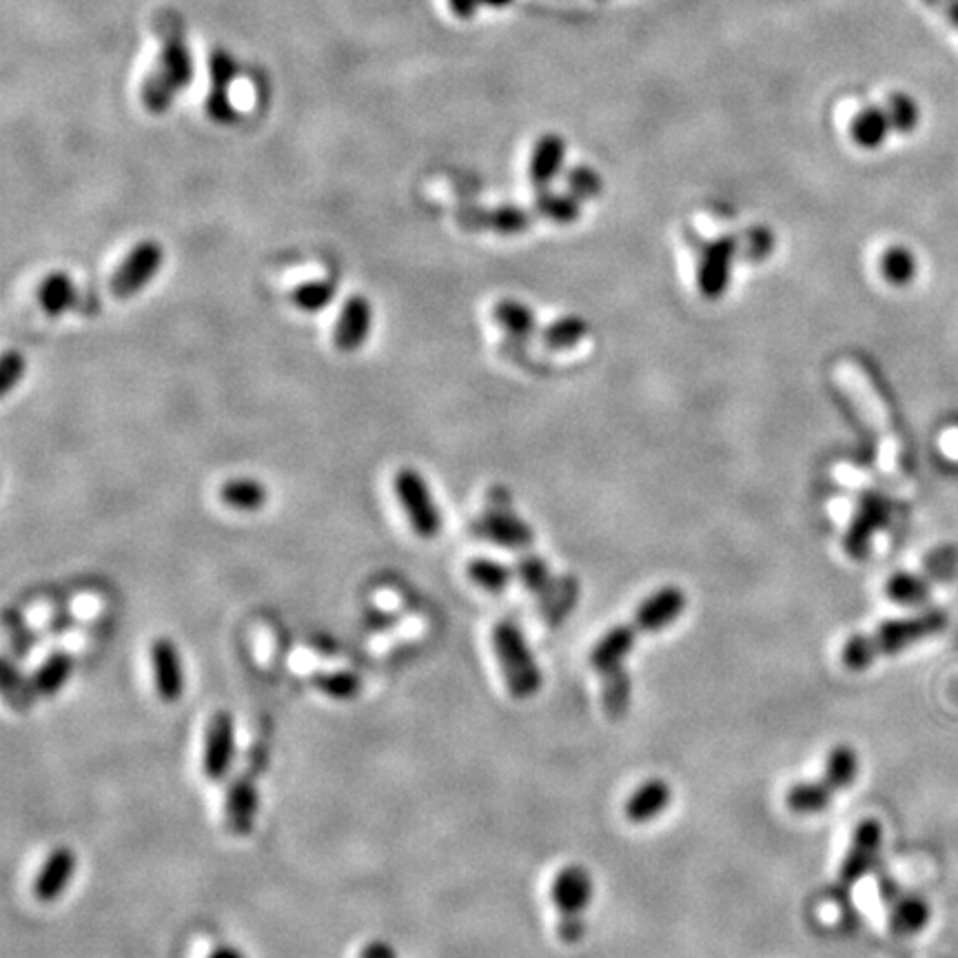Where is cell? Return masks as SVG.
<instances>
[{
  "instance_id": "6da1fadb",
  "label": "cell",
  "mask_w": 958,
  "mask_h": 958,
  "mask_svg": "<svg viewBox=\"0 0 958 958\" xmlns=\"http://www.w3.org/2000/svg\"><path fill=\"white\" fill-rule=\"evenodd\" d=\"M947 626V615L925 610L911 617L883 621L874 632L852 635L841 648V663L852 672H863L883 657H894L925 639L938 635Z\"/></svg>"
},
{
  "instance_id": "7a4b0ae2",
  "label": "cell",
  "mask_w": 958,
  "mask_h": 958,
  "mask_svg": "<svg viewBox=\"0 0 958 958\" xmlns=\"http://www.w3.org/2000/svg\"><path fill=\"white\" fill-rule=\"evenodd\" d=\"M858 772L861 759L856 748L849 743H836L830 748L818 779L794 783L785 792V807L796 816L823 814L841 792L856 783Z\"/></svg>"
},
{
  "instance_id": "3957f363",
  "label": "cell",
  "mask_w": 958,
  "mask_h": 958,
  "mask_svg": "<svg viewBox=\"0 0 958 958\" xmlns=\"http://www.w3.org/2000/svg\"><path fill=\"white\" fill-rule=\"evenodd\" d=\"M194 81V59L192 50L181 32L169 34L161 50L158 59L143 81L141 103L152 116H165L176 99L192 85Z\"/></svg>"
},
{
  "instance_id": "277c9868",
  "label": "cell",
  "mask_w": 958,
  "mask_h": 958,
  "mask_svg": "<svg viewBox=\"0 0 958 958\" xmlns=\"http://www.w3.org/2000/svg\"><path fill=\"white\" fill-rule=\"evenodd\" d=\"M491 646L508 694L515 701H528L537 697L544 686V672L526 641L522 626L515 619L497 621L491 630Z\"/></svg>"
},
{
  "instance_id": "5b68a950",
  "label": "cell",
  "mask_w": 958,
  "mask_h": 958,
  "mask_svg": "<svg viewBox=\"0 0 958 958\" xmlns=\"http://www.w3.org/2000/svg\"><path fill=\"white\" fill-rule=\"evenodd\" d=\"M550 898L557 909V936L564 945H577L588 931V909L595 898V880L586 865H564L553 883Z\"/></svg>"
},
{
  "instance_id": "8992f818",
  "label": "cell",
  "mask_w": 958,
  "mask_h": 958,
  "mask_svg": "<svg viewBox=\"0 0 958 958\" xmlns=\"http://www.w3.org/2000/svg\"><path fill=\"white\" fill-rule=\"evenodd\" d=\"M393 488L413 533L420 539H435L442 530V515L426 477L420 471L404 466L395 473Z\"/></svg>"
},
{
  "instance_id": "52a82bcc",
  "label": "cell",
  "mask_w": 958,
  "mask_h": 958,
  "mask_svg": "<svg viewBox=\"0 0 958 958\" xmlns=\"http://www.w3.org/2000/svg\"><path fill=\"white\" fill-rule=\"evenodd\" d=\"M880 845H883V825L876 818H865L854 827L847 852L838 865L836 887L843 894L854 889L856 883H861L865 876H869L876 869L880 858Z\"/></svg>"
},
{
  "instance_id": "ba28073f",
  "label": "cell",
  "mask_w": 958,
  "mask_h": 958,
  "mask_svg": "<svg viewBox=\"0 0 958 958\" xmlns=\"http://www.w3.org/2000/svg\"><path fill=\"white\" fill-rule=\"evenodd\" d=\"M165 247L158 240H141L125 256L110 280V291L116 300H130L138 296L163 269Z\"/></svg>"
},
{
  "instance_id": "9c48e42d",
  "label": "cell",
  "mask_w": 958,
  "mask_h": 958,
  "mask_svg": "<svg viewBox=\"0 0 958 958\" xmlns=\"http://www.w3.org/2000/svg\"><path fill=\"white\" fill-rule=\"evenodd\" d=\"M236 759V719L229 710H216L209 717L203 748V772L207 781L220 783Z\"/></svg>"
},
{
  "instance_id": "30bf717a",
  "label": "cell",
  "mask_w": 958,
  "mask_h": 958,
  "mask_svg": "<svg viewBox=\"0 0 958 958\" xmlns=\"http://www.w3.org/2000/svg\"><path fill=\"white\" fill-rule=\"evenodd\" d=\"M736 256L739 243L732 236L717 238L703 249L697 269V287L705 300H719L728 291Z\"/></svg>"
},
{
  "instance_id": "8fae6325",
  "label": "cell",
  "mask_w": 958,
  "mask_h": 958,
  "mask_svg": "<svg viewBox=\"0 0 958 958\" xmlns=\"http://www.w3.org/2000/svg\"><path fill=\"white\" fill-rule=\"evenodd\" d=\"M240 74L238 61L225 52V50H214L209 54V81H212V90L207 94V116L218 123V125H234L238 121V110L231 101V85L236 83Z\"/></svg>"
},
{
  "instance_id": "7c38bea8",
  "label": "cell",
  "mask_w": 958,
  "mask_h": 958,
  "mask_svg": "<svg viewBox=\"0 0 958 958\" xmlns=\"http://www.w3.org/2000/svg\"><path fill=\"white\" fill-rule=\"evenodd\" d=\"M688 608V597L683 588L679 586H661L655 593H650L641 604L635 608L630 621L639 628L641 635H657L679 621V617Z\"/></svg>"
},
{
  "instance_id": "4fadbf2b",
  "label": "cell",
  "mask_w": 958,
  "mask_h": 958,
  "mask_svg": "<svg viewBox=\"0 0 958 958\" xmlns=\"http://www.w3.org/2000/svg\"><path fill=\"white\" fill-rule=\"evenodd\" d=\"M150 659L158 699L167 705L178 703L187 688L185 661L178 646L169 637H156L150 650Z\"/></svg>"
},
{
  "instance_id": "5bb4252c",
  "label": "cell",
  "mask_w": 958,
  "mask_h": 958,
  "mask_svg": "<svg viewBox=\"0 0 958 958\" xmlns=\"http://www.w3.org/2000/svg\"><path fill=\"white\" fill-rule=\"evenodd\" d=\"M637 637H641L639 628L628 619L626 624H617L608 628L590 648L588 663L599 679L617 672H628L626 661L637 646Z\"/></svg>"
},
{
  "instance_id": "9a60e30c",
  "label": "cell",
  "mask_w": 958,
  "mask_h": 958,
  "mask_svg": "<svg viewBox=\"0 0 958 958\" xmlns=\"http://www.w3.org/2000/svg\"><path fill=\"white\" fill-rule=\"evenodd\" d=\"M260 814V790L249 772L238 774L225 796V827L231 836L247 838L256 830Z\"/></svg>"
},
{
  "instance_id": "2e32d148",
  "label": "cell",
  "mask_w": 958,
  "mask_h": 958,
  "mask_svg": "<svg viewBox=\"0 0 958 958\" xmlns=\"http://www.w3.org/2000/svg\"><path fill=\"white\" fill-rule=\"evenodd\" d=\"M79 872V854L70 845L54 847L43 861L39 874L32 880V894L39 903H56L65 896Z\"/></svg>"
},
{
  "instance_id": "e0dca14e",
  "label": "cell",
  "mask_w": 958,
  "mask_h": 958,
  "mask_svg": "<svg viewBox=\"0 0 958 958\" xmlns=\"http://www.w3.org/2000/svg\"><path fill=\"white\" fill-rule=\"evenodd\" d=\"M455 220L468 231H493L497 236H522L533 225V214L524 207L499 205L493 209L462 207L455 212Z\"/></svg>"
},
{
  "instance_id": "ac0fdd59",
  "label": "cell",
  "mask_w": 958,
  "mask_h": 958,
  "mask_svg": "<svg viewBox=\"0 0 958 958\" xmlns=\"http://www.w3.org/2000/svg\"><path fill=\"white\" fill-rule=\"evenodd\" d=\"M373 329V307L367 296L353 293L342 305L338 322L333 327V347L340 353L360 351Z\"/></svg>"
},
{
  "instance_id": "d6986e66",
  "label": "cell",
  "mask_w": 958,
  "mask_h": 958,
  "mask_svg": "<svg viewBox=\"0 0 958 958\" xmlns=\"http://www.w3.org/2000/svg\"><path fill=\"white\" fill-rule=\"evenodd\" d=\"M670 805H672L670 783L661 776H652L646 779L628 794L624 803V816L632 825H648L657 821Z\"/></svg>"
},
{
  "instance_id": "ffe728a7",
  "label": "cell",
  "mask_w": 958,
  "mask_h": 958,
  "mask_svg": "<svg viewBox=\"0 0 958 958\" xmlns=\"http://www.w3.org/2000/svg\"><path fill=\"white\" fill-rule=\"evenodd\" d=\"M473 533L504 548H528L535 542L533 528L524 519L506 511H488L477 519Z\"/></svg>"
},
{
  "instance_id": "44dd1931",
  "label": "cell",
  "mask_w": 958,
  "mask_h": 958,
  "mask_svg": "<svg viewBox=\"0 0 958 958\" xmlns=\"http://www.w3.org/2000/svg\"><path fill=\"white\" fill-rule=\"evenodd\" d=\"M885 519H887L885 504L880 499L867 495L861 502V508H858L856 517L852 519V524H849V528L845 533V539H843L845 553L852 559H865L869 555L872 537L885 524Z\"/></svg>"
},
{
  "instance_id": "7402d4cb",
  "label": "cell",
  "mask_w": 958,
  "mask_h": 958,
  "mask_svg": "<svg viewBox=\"0 0 958 958\" xmlns=\"http://www.w3.org/2000/svg\"><path fill=\"white\" fill-rule=\"evenodd\" d=\"M887 911V927L894 936H916L920 934L931 918L929 903L911 892H900L889 905H885Z\"/></svg>"
},
{
  "instance_id": "603a6c76",
  "label": "cell",
  "mask_w": 958,
  "mask_h": 958,
  "mask_svg": "<svg viewBox=\"0 0 958 958\" xmlns=\"http://www.w3.org/2000/svg\"><path fill=\"white\" fill-rule=\"evenodd\" d=\"M564 161H566V141L557 134H544L535 143L530 154V165H528L530 183L539 192L548 189L555 183V178L562 174Z\"/></svg>"
},
{
  "instance_id": "cb8c5ba5",
  "label": "cell",
  "mask_w": 958,
  "mask_h": 958,
  "mask_svg": "<svg viewBox=\"0 0 958 958\" xmlns=\"http://www.w3.org/2000/svg\"><path fill=\"white\" fill-rule=\"evenodd\" d=\"M76 659L68 650L52 652L32 674V694L39 699L56 697L72 679Z\"/></svg>"
},
{
  "instance_id": "d4e9b609",
  "label": "cell",
  "mask_w": 958,
  "mask_h": 958,
  "mask_svg": "<svg viewBox=\"0 0 958 958\" xmlns=\"http://www.w3.org/2000/svg\"><path fill=\"white\" fill-rule=\"evenodd\" d=\"M39 307L48 318H61L76 305V285L68 271L48 274L37 291Z\"/></svg>"
},
{
  "instance_id": "484cf974",
  "label": "cell",
  "mask_w": 958,
  "mask_h": 958,
  "mask_svg": "<svg viewBox=\"0 0 958 958\" xmlns=\"http://www.w3.org/2000/svg\"><path fill=\"white\" fill-rule=\"evenodd\" d=\"M579 599V581L570 575L557 577L553 588L539 599V612L548 628L562 626L575 610Z\"/></svg>"
},
{
  "instance_id": "4316f807",
  "label": "cell",
  "mask_w": 958,
  "mask_h": 958,
  "mask_svg": "<svg viewBox=\"0 0 958 958\" xmlns=\"http://www.w3.org/2000/svg\"><path fill=\"white\" fill-rule=\"evenodd\" d=\"M220 502L238 513H258L269 502V488L254 477H236L220 486Z\"/></svg>"
},
{
  "instance_id": "83f0119b",
  "label": "cell",
  "mask_w": 958,
  "mask_h": 958,
  "mask_svg": "<svg viewBox=\"0 0 958 958\" xmlns=\"http://www.w3.org/2000/svg\"><path fill=\"white\" fill-rule=\"evenodd\" d=\"M892 123L885 107H867L858 112L849 125V136L861 150H878L892 134Z\"/></svg>"
},
{
  "instance_id": "f1b7e54d",
  "label": "cell",
  "mask_w": 958,
  "mask_h": 958,
  "mask_svg": "<svg viewBox=\"0 0 958 958\" xmlns=\"http://www.w3.org/2000/svg\"><path fill=\"white\" fill-rule=\"evenodd\" d=\"M493 320L517 340H526L537 331V316L524 302L513 298H504L493 307Z\"/></svg>"
},
{
  "instance_id": "f546056e",
  "label": "cell",
  "mask_w": 958,
  "mask_h": 958,
  "mask_svg": "<svg viewBox=\"0 0 958 958\" xmlns=\"http://www.w3.org/2000/svg\"><path fill=\"white\" fill-rule=\"evenodd\" d=\"M466 577L482 590L491 595H504L508 586L513 584L515 570H511L506 564L491 559V557H473L466 564Z\"/></svg>"
},
{
  "instance_id": "4dcf8cb0",
  "label": "cell",
  "mask_w": 958,
  "mask_h": 958,
  "mask_svg": "<svg viewBox=\"0 0 958 958\" xmlns=\"http://www.w3.org/2000/svg\"><path fill=\"white\" fill-rule=\"evenodd\" d=\"M313 688L340 703L353 701L362 692V679L351 670H318L311 674Z\"/></svg>"
},
{
  "instance_id": "1f68e13d",
  "label": "cell",
  "mask_w": 958,
  "mask_h": 958,
  "mask_svg": "<svg viewBox=\"0 0 958 958\" xmlns=\"http://www.w3.org/2000/svg\"><path fill=\"white\" fill-rule=\"evenodd\" d=\"M601 708L610 721H621L632 703V679L628 672H617L599 679Z\"/></svg>"
},
{
  "instance_id": "d6a6232c",
  "label": "cell",
  "mask_w": 958,
  "mask_h": 958,
  "mask_svg": "<svg viewBox=\"0 0 958 958\" xmlns=\"http://www.w3.org/2000/svg\"><path fill=\"white\" fill-rule=\"evenodd\" d=\"M537 216L555 223V225H573L581 218V200H577L570 192H548L542 189L535 198Z\"/></svg>"
},
{
  "instance_id": "836d02e7",
  "label": "cell",
  "mask_w": 958,
  "mask_h": 958,
  "mask_svg": "<svg viewBox=\"0 0 958 958\" xmlns=\"http://www.w3.org/2000/svg\"><path fill=\"white\" fill-rule=\"evenodd\" d=\"M878 269L880 276L892 285V287H907L914 278H916V258L907 247L894 245L887 247L878 260Z\"/></svg>"
},
{
  "instance_id": "e575fe53",
  "label": "cell",
  "mask_w": 958,
  "mask_h": 958,
  "mask_svg": "<svg viewBox=\"0 0 958 958\" xmlns=\"http://www.w3.org/2000/svg\"><path fill=\"white\" fill-rule=\"evenodd\" d=\"M588 336V325L579 316H562L542 331V344L553 351L577 347Z\"/></svg>"
},
{
  "instance_id": "d590c367",
  "label": "cell",
  "mask_w": 958,
  "mask_h": 958,
  "mask_svg": "<svg viewBox=\"0 0 958 958\" xmlns=\"http://www.w3.org/2000/svg\"><path fill=\"white\" fill-rule=\"evenodd\" d=\"M338 287L333 280H309L291 291V305L302 313H320L336 300Z\"/></svg>"
},
{
  "instance_id": "8d00e7d4",
  "label": "cell",
  "mask_w": 958,
  "mask_h": 958,
  "mask_svg": "<svg viewBox=\"0 0 958 958\" xmlns=\"http://www.w3.org/2000/svg\"><path fill=\"white\" fill-rule=\"evenodd\" d=\"M515 575H517V579L522 581V586L530 593V595H535L537 599H542L550 588H553V584H555V575H553V570H550V566L546 564V559L544 557H539V555H524V557H519V562H517V566H515Z\"/></svg>"
},
{
  "instance_id": "74e56055",
  "label": "cell",
  "mask_w": 958,
  "mask_h": 958,
  "mask_svg": "<svg viewBox=\"0 0 958 958\" xmlns=\"http://www.w3.org/2000/svg\"><path fill=\"white\" fill-rule=\"evenodd\" d=\"M885 595L898 606H916L927 599L929 584L909 573H896L885 584Z\"/></svg>"
},
{
  "instance_id": "f35d334b",
  "label": "cell",
  "mask_w": 958,
  "mask_h": 958,
  "mask_svg": "<svg viewBox=\"0 0 958 958\" xmlns=\"http://www.w3.org/2000/svg\"><path fill=\"white\" fill-rule=\"evenodd\" d=\"M885 110H887L892 130L896 134H911L920 123L918 103L909 94H900V92L892 94L885 103Z\"/></svg>"
},
{
  "instance_id": "ab89813d",
  "label": "cell",
  "mask_w": 958,
  "mask_h": 958,
  "mask_svg": "<svg viewBox=\"0 0 958 958\" xmlns=\"http://www.w3.org/2000/svg\"><path fill=\"white\" fill-rule=\"evenodd\" d=\"M566 192H570L581 203L595 200L604 192V178L593 167H586V165L573 167L566 174Z\"/></svg>"
},
{
  "instance_id": "60d3db41",
  "label": "cell",
  "mask_w": 958,
  "mask_h": 958,
  "mask_svg": "<svg viewBox=\"0 0 958 958\" xmlns=\"http://www.w3.org/2000/svg\"><path fill=\"white\" fill-rule=\"evenodd\" d=\"M28 360L19 351H6L0 360V395L8 398L25 378Z\"/></svg>"
},
{
  "instance_id": "b9f144b4",
  "label": "cell",
  "mask_w": 958,
  "mask_h": 958,
  "mask_svg": "<svg viewBox=\"0 0 958 958\" xmlns=\"http://www.w3.org/2000/svg\"><path fill=\"white\" fill-rule=\"evenodd\" d=\"M772 249H774V236L765 227L748 229L743 236V245H739V254H743V258L750 262L765 260L772 254Z\"/></svg>"
},
{
  "instance_id": "7bdbcfd3",
  "label": "cell",
  "mask_w": 958,
  "mask_h": 958,
  "mask_svg": "<svg viewBox=\"0 0 958 958\" xmlns=\"http://www.w3.org/2000/svg\"><path fill=\"white\" fill-rule=\"evenodd\" d=\"M513 3V0H449V10L462 19H473L480 10H504Z\"/></svg>"
},
{
  "instance_id": "ee69618b",
  "label": "cell",
  "mask_w": 958,
  "mask_h": 958,
  "mask_svg": "<svg viewBox=\"0 0 958 958\" xmlns=\"http://www.w3.org/2000/svg\"><path fill=\"white\" fill-rule=\"evenodd\" d=\"M923 3L938 12L958 32V0H923Z\"/></svg>"
},
{
  "instance_id": "f6af8a7d",
  "label": "cell",
  "mask_w": 958,
  "mask_h": 958,
  "mask_svg": "<svg viewBox=\"0 0 958 958\" xmlns=\"http://www.w3.org/2000/svg\"><path fill=\"white\" fill-rule=\"evenodd\" d=\"M358 958H398V951H395V947L391 942H387L382 938H375V940H369L360 949Z\"/></svg>"
},
{
  "instance_id": "bcb514c9",
  "label": "cell",
  "mask_w": 958,
  "mask_h": 958,
  "mask_svg": "<svg viewBox=\"0 0 958 958\" xmlns=\"http://www.w3.org/2000/svg\"><path fill=\"white\" fill-rule=\"evenodd\" d=\"M207 958H247V954L238 945H218L207 954Z\"/></svg>"
}]
</instances>
